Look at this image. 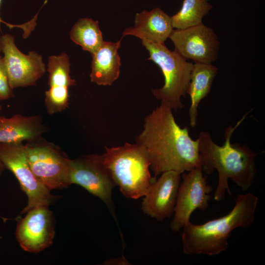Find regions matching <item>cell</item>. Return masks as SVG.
<instances>
[{
    "label": "cell",
    "mask_w": 265,
    "mask_h": 265,
    "mask_svg": "<svg viewBox=\"0 0 265 265\" xmlns=\"http://www.w3.org/2000/svg\"><path fill=\"white\" fill-rule=\"evenodd\" d=\"M172 110L160 103L145 117L135 138L148 155L154 178L167 171L182 174L200 167L198 139L191 138L187 127L178 125Z\"/></svg>",
    "instance_id": "cell-1"
},
{
    "label": "cell",
    "mask_w": 265,
    "mask_h": 265,
    "mask_svg": "<svg viewBox=\"0 0 265 265\" xmlns=\"http://www.w3.org/2000/svg\"><path fill=\"white\" fill-rule=\"evenodd\" d=\"M247 114L234 127L230 125L225 129V140L221 146L214 142L208 132H201L197 138L200 167L203 173L211 174L216 170L218 174L217 186L213 195L215 201L223 200L226 191L232 194L228 184L229 179L246 191L256 177L255 159L260 153L253 151L246 145L231 143L232 134Z\"/></svg>",
    "instance_id": "cell-2"
},
{
    "label": "cell",
    "mask_w": 265,
    "mask_h": 265,
    "mask_svg": "<svg viewBox=\"0 0 265 265\" xmlns=\"http://www.w3.org/2000/svg\"><path fill=\"white\" fill-rule=\"evenodd\" d=\"M258 198L248 192L238 195L227 214L201 224L190 221L182 229L183 252L189 255H217L225 251L232 232L250 227L255 219Z\"/></svg>",
    "instance_id": "cell-3"
},
{
    "label": "cell",
    "mask_w": 265,
    "mask_h": 265,
    "mask_svg": "<svg viewBox=\"0 0 265 265\" xmlns=\"http://www.w3.org/2000/svg\"><path fill=\"white\" fill-rule=\"evenodd\" d=\"M102 161L115 186L124 196L136 199L143 197L151 184L150 162L145 149L140 144L125 143L105 147Z\"/></svg>",
    "instance_id": "cell-4"
},
{
    "label": "cell",
    "mask_w": 265,
    "mask_h": 265,
    "mask_svg": "<svg viewBox=\"0 0 265 265\" xmlns=\"http://www.w3.org/2000/svg\"><path fill=\"white\" fill-rule=\"evenodd\" d=\"M142 45L149 53L148 59L160 68L164 78L162 87L152 90L153 96L173 110L182 109L184 105L181 98L186 94L193 64L164 44L142 40Z\"/></svg>",
    "instance_id": "cell-5"
},
{
    "label": "cell",
    "mask_w": 265,
    "mask_h": 265,
    "mask_svg": "<svg viewBox=\"0 0 265 265\" xmlns=\"http://www.w3.org/2000/svg\"><path fill=\"white\" fill-rule=\"evenodd\" d=\"M27 159L37 180L49 190L71 184V159L57 145L42 136L25 144Z\"/></svg>",
    "instance_id": "cell-6"
},
{
    "label": "cell",
    "mask_w": 265,
    "mask_h": 265,
    "mask_svg": "<svg viewBox=\"0 0 265 265\" xmlns=\"http://www.w3.org/2000/svg\"><path fill=\"white\" fill-rule=\"evenodd\" d=\"M0 159L5 168L16 177L26 193L28 202L21 213L40 206H49L56 198L36 178L29 164L23 143H0Z\"/></svg>",
    "instance_id": "cell-7"
},
{
    "label": "cell",
    "mask_w": 265,
    "mask_h": 265,
    "mask_svg": "<svg viewBox=\"0 0 265 265\" xmlns=\"http://www.w3.org/2000/svg\"><path fill=\"white\" fill-rule=\"evenodd\" d=\"M203 173L200 167L182 173L174 216L170 224L174 232H179L190 222L191 215L196 210L208 209L212 188Z\"/></svg>",
    "instance_id": "cell-8"
},
{
    "label": "cell",
    "mask_w": 265,
    "mask_h": 265,
    "mask_svg": "<svg viewBox=\"0 0 265 265\" xmlns=\"http://www.w3.org/2000/svg\"><path fill=\"white\" fill-rule=\"evenodd\" d=\"M0 48L12 89L35 85L46 73L47 68L42 55L34 51L27 54L21 52L13 35L8 33L0 36Z\"/></svg>",
    "instance_id": "cell-9"
},
{
    "label": "cell",
    "mask_w": 265,
    "mask_h": 265,
    "mask_svg": "<svg viewBox=\"0 0 265 265\" xmlns=\"http://www.w3.org/2000/svg\"><path fill=\"white\" fill-rule=\"evenodd\" d=\"M71 184L80 186L98 197L113 212L112 191L115 186L101 155L91 154L71 159Z\"/></svg>",
    "instance_id": "cell-10"
},
{
    "label": "cell",
    "mask_w": 265,
    "mask_h": 265,
    "mask_svg": "<svg viewBox=\"0 0 265 265\" xmlns=\"http://www.w3.org/2000/svg\"><path fill=\"white\" fill-rule=\"evenodd\" d=\"M175 51L195 63L212 64L217 58L220 42L211 28L203 23L184 29L172 30L169 37Z\"/></svg>",
    "instance_id": "cell-11"
},
{
    "label": "cell",
    "mask_w": 265,
    "mask_h": 265,
    "mask_svg": "<svg viewBox=\"0 0 265 265\" xmlns=\"http://www.w3.org/2000/svg\"><path fill=\"white\" fill-rule=\"evenodd\" d=\"M17 225L16 237L21 247L38 253L50 246L55 235V219L49 206H40L28 210Z\"/></svg>",
    "instance_id": "cell-12"
},
{
    "label": "cell",
    "mask_w": 265,
    "mask_h": 265,
    "mask_svg": "<svg viewBox=\"0 0 265 265\" xmlns=\"http://www.w3.org/2000/svg\"><path fill=\"white\" fill-rule=\"evenodd\" d=\"M181 173L175 171L163 172L148 188L141 203L142 212L158 221L174 213Z\"/></svg>",
    "instance_id": "cell-13"
},
{
    "label": "cell",
    "mask_w": 265,
    "mask_h": 265,
    "mask_svg": "<svg viewBox=\"0 0 265 265\" xmlns=\"http://www.w3.org/2000/svg\"><path fill=\"white\" fill-rule=\"evenodd\" d=\"M47 70L49 88L45 92L44 102L48 113L52 115L68 107L69 88L76 81L70 76V58L66 53L49 56Z\"/></svg>",
    "instance_id": "cell-14"
},
{
    "label": "cell",
    "mask_w": 265,
    "mask_h": 265,
    "mask_svg": "<svg viewBox=\"0 0 265 265\" xmlns=\"http://www.w3.org/2000/svg\"><path fill=\"white\" fill-rule=\"evenodd\" d=\"M173 29L171 17L156 7L150 11L144 10L136 13L134 26L126 28L121 37L131 35L141 40L164 44Z\"/></svg>",
    "instance_id": "cell-15"
},
{
    "label": "cell",
    "mask_w": 265,
    "mask_h": 265,
    "mask_svg": "<svg viewBox=\"0 0 265 265\" xmlns=\"http://www.w3.org/2000/svg\"><path fill=\"white\" fill-rule=\"evenodd\" d=\"M122 39L115 42L104 41L92 54L90 74L92 82L99 85H111L119 78L121 62L118 50Z\"/></svg>",
    "instance_id": "cell-16"
},
{
    "label": "cell",
    "mask_w": 265,
    "mask_h": 265,
    "mask_svg": "<svg viewBox=\"0 0 265 265\" xmlns=\"http://www.w3.org/2000/svg\"><path fill=\"white\" fill-rule=\"evenodd\" d=\"M40 115L16 114L10 118L0 116V143H23L35 139L46 131Z\"/></svg>",
    "instance_id": "cell-17"
},
{
    "label": "cell",
    "mask_w": 265,
    "mask_h": 265,
    "mask_svg": "<svg viewBox=\"0 0 265 265\" xmlns=\"http://www.w3.org/2000/svg\"><path fill=\"white\" fill-rule=\"evenodd\" d=\"M218 70V68L212 64H193L186 91L191 100L188 115L190 125L192 127L197 124L198 107L202 100L210 93Z\"/></svg>",
    "instance_id": "cell-18"
},
{
    "label": "cell",
    "mask_w": 265,
    "mask_h": 265,
    "mask_svg": "<svg viewBox=\"0 0 265 265\" xmlns=\"http://www.w3.org/2000/svg\"><path fill=\"white\" fill-rule=\"evenodd\" d=\"M71 40L83 50L93 54L104 42L98 21L89 18L80 19L69 32Z\"/></svg>",
    "instance_id": "cell-19"
},
{
    "label": "cell",
    "mask_w": 265,
    "mask_h": 265,
    "mask_svg": "<svg viewBox=\"0 0 265 265\" xmlns=\"http://www.w3.org/2000/svg\"><path fill=\"white\" fill-rule=\"evenodd\" d=\"M212 8L208 0H184L180 10L171 17L172 26L184 29L200 25Z\"/></svg>",
    "instance_id": "cell-20"
},
{
    "label": "cell",
    "mask_w": 265,
    "mask_h": 265,
    "mask_svg": "<svg viewBox=\"0 0 265 265\" xmlns=\"http://www.w3.org/2000/svg\"><path fill=\"white\" fill-rule=\"evenodd\" d=\"M7 71L2 57H0V101L8 100L13 97Z\"/></svg>",
    "instance_id": "cell-21"
},
{
    "label": "cell",
    "mask_w": 265,
    "mask_h": 265,
    "mask_svg": "<svg viewBox=\"0 0 265 265\" xmlns=\"http://www.w3.org/2000/svg\"><path fill=\"white\" fill-rule=\"evenodd\" d=\"M2 0H0V7L1 5ZM1 23H3L6 25V26L9 27V28L11 29L14 27H18L21 29L23 31V36L24 37H26L28 36L32 31L33 30L34 28V25L33 22L29 20L28 22H26V23H24L22 24H19V25H15V24H12L10 23H6L3 21L0 16V30L1 31Z\"/></svg>",
    "instance_id": "cell-22"
},
{
    "label": "cell",
    "mask_w": 265,
    "mask_h": 265,
    "mask_svg": "<svg viewBox=\"0 0 265 265\" xmlns=\"http://www.w3.org/2000/svg\"><path fill=\"white\" fill-rule=\"evenodd\" d=\"M4 169H5L4 165L0 159V177H1Z\"/></svg>",
    "instance_id": "cell-23"
},
{
    "label": "cell",
    "mask_w": 265,
    "mask_h": 265,
    "mask_svg": "<svg viewBox=\"0 0 265 265\" xmlns=\"http://www.w3.org/2000/svg\"><path fill=\"white\" fill-rule=\"evenodd\" d=\"M1 110V106L0 104V113Z\"/></svg>",
    "instance_id": "cell-24"
},
{
    "label": "cell",
    "mask_w": 265,
    "mask_h": 265,
    "mask_svg": "<svg viewBox=\"0 0 265 265\" xmlns=\"http://www.w3.org/2000/svg\"><path fill=\"white\" fill-rule=\"evenodd\" d=\"M0 52H1V50H0ZM0 57H1L0 54Z\"/></svg>",
    "instance_id": "cell-25"
}]
</instances>
